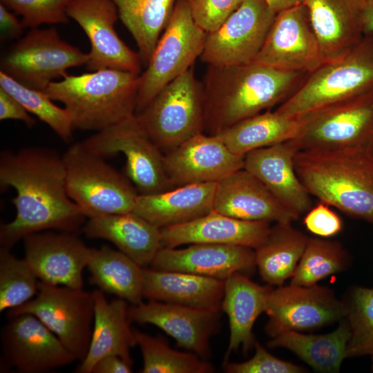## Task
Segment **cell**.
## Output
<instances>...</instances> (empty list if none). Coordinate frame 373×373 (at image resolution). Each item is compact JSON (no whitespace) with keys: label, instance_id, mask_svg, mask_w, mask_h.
Instances as JSON below:
<instances>
[{"label":"cell","instance_id":"6da1fadb","mask_svg":"<svg viewBox=\"0 0 373 373\" xmlns=\"http://www.w3.org/2000/svg\"><path fill=\"white\" fill-rule=\"evenodd\" d=\"M0 184L17 192L12 200L16 216L0 227L1 247L10 249L36 232L82 230L86 217L68 195L64 163L55 151L28 147L1 152Z\"/></svg>","mask_w":373,"mask_h":373},{"label":"cell","instance_id":"7a4b0ae2","mask_svg":"<svg viewBox=\"0 0 373 373\" xmlns=\"http://www.w3.org/2000/svg\"><path fill=\"white\" fill-rule=\"evenodd\" d=\"M307 73L256 62L208 66L202 82L204 133L216 135L233 124L289 99Z\"/></svg>","mask_w":373,"mask_h":373},{"label":"cell","instance_id":"3957f363","mask_svg":"<svg viewBox=\"0 0 373 373\" xmlns=\"http://www.w3.org/2000/svg\"><path fill=\"white\" fill-rule=\"evenodd\" d=\"M294 162L311 195L373 224V160L365 146L298 150Z\"/></svg>","mask_w":373,"mask_h":373},{"label":"cell","instance_id":"277c9868","mask_svg":"<svg viewBox=\"0 0 373 373\" xmlns=\"http://www.w3.org/2000/svg\"><path fill=\"white\" fill-rule=\"evenodd\" d=\"M140 73L105 68L51 82L45 93L64 104L74 128L99 131L135 114Z\"/></svg>","mask_w":373,"mask_h":373},{"label":"cell","instance_id":"5b68a950","mask_svg":"<svg viewBox=\"0 0 373 373\" xmlns=\"http://www.w3.org/2000/svg\"><path fill=\"white\" fill-rule=\"evenodd\" d=\"M370 95H373V32L365 33L343 55L307 73L296 91L276 111L298 116Z\"/></svg>","mask_w":373,"mask_h":373},{"label":"cell","instance_id":"8992f818","mask_svg":"<svg viewBox=\"0 0 373 373\" xmlns=\"http://www.w3.org/2000/svg\"><path fill=\"white\" fill-rule=\"evenodd\" d=\"M62 158L68 195L86 218L133 211L138 192L103 157L78 142Z\"/></svg>","mask_w":373,"mask_h":373},{"label":"cell","instance_id":"52a82bcc","mask_svg":"<svg viewBox=\"0 0 373 373\" xmlns=\"http://www.w3.org/2000/svg\"><path fill=\"white\" fill-rule=\"evenodd\" d=\"M147 136L165 153L204 132V89L193 67L165 86L140 113Z\"/></svg>","mask_w":373,"mask_h":373},{"label":"cell","instance_id":"ba28073f","mask_svg":"<svg viewBox=\"0 0 373 373\" xmlns=\"http://www.w3.org/2000/svg\"><path fill=\"white\" fill-rule=\"evenodd\" d=\"M207 32L195 21L186 0H177L145 70L140 73L136 113L200 58Z\"/></svg>","mask_w":373,"mask_h":373},{"label":"cell","instance_id":"9c48e42d","mask_svg":"<svg viewBox=\"0 0 373 373\" xmlns=\"http://www.w3.org/2000/svg\"><path fill=\"white\" fill-rule=\"evenodd\" d=\"M30 314L53 332L77 360L88 350L94 321L92 291L39 280L38 290L29 301L8 310V316Z\"/></svg>","mask_w":373,"mask_h":373},{"label":"cell","instance_id":"30bf717a","mask_svg":"<svg viewBox=\"0 0 373 373\" xmlns=\"http://www.w3.org/2000/svg\"><path fill=\"white\" fill-rule=\"evenodd\" d=\"M103 157L122 153L125 173L139 194H153L174 188L166 173L164 153L141 128L135 115L97 131L81 142Z\"/></svg>","mask_w":373,"mask_h":373},{"label":"cell","instance_id":"8fae6325","mask_svg":"<svg viewBox=\"0 0 373 373\" xmlns=\"http://www.w3.org/2000/svg\"><path fill=\"white\" fill-rule=\"evenodd\" d=\"M88 54L63 40L55 27L32 28L1 59V71L20 84L44 91L72 67L86 65Z\"/></svg>","mask_w":373,"mask_h":373},{"label":"cell","instance_id":"7c38bea8","mask_svg":"<svg viewBox=\"0 0 373 373\" xmlns=\"http://www.w3.org/2000/svg\"><path fill=\"white\" fill-rule=\"evenodd\" d=\"M305 122L290 140L298 150L366 146L373 133V95L336 103L303 114Z\"/></svg>","mask_w":373,"mask_h":373},{"label":"cell","instance_id":"4fadbf2b","mask_svg":"<svg viewBox=\"0 0 373 373\" xmlns=\"http://www.w3.org/2000/svg\"><path fill=\"white\" fill-rule=\"evenodd\" d=\"M276 15L264 0H245L216 30L207 33L200 60L216 67L254 62Z\"/></svg>","mask_w":373,"mask_h":373},{"label":"cell","instance_id":"5bb4252c","mask_svg":"<svg viewBox=\"0 0 373 373\" xmlns=\"http://www.w3.org/2000/svg\"><path fill=\"white\" fill-rule=\"evenodd\" d=\"M1 332V370L43 373L71 364L77 358L39 318L30 314L8 316Z\"/></svg>","mask_w":373,"mask_h":373},{"label":"cell","instance_id":"9a60e30c","mask_svg":"<svg viewBox=\"0 0 373 373\" xmlns=\"http://www.w3.org/2000/svg\"><path fill=\"white\" fill-rule=\"evenodd\" d=\"M265 312L266 333L271 338L289 331L318 328L346 316V304L327 287L290 285L272 289Z\"/></svg>","mask_w":373,"mask_h":373},{"label":"cell","instance_id":"2e32d148","mask_svg":"<svg viewBox=\"0 0 373 373\" xmlns=\"http://www.w3.org/2000/svg\"><path fill=\"white\" fill-rule=\"evenodd\" d=\"M254 62L275 68L309 73L323 57L303 3L276 13Z\"/></svg>","mask_w":373,"mask_h":373},{"label":"cell","instance_id":"e0dca14e","mask_svg":"<svg viewBox=\"0 0 373 373\" xmlns=\"http://www.w3.org/2000/svg\"><path fill=\"white\" fill-rule=\"evenodd\" d=\"M67 15L79 24L89 39L86 64L89 70L115 68L140 73L142 62L139 53L126 46L116 32L119 15L111 0H72Z\"/></svg>","mask_w":373,"mask_h":373},{"label":"cell","instance_id":"ac0fdd59","mask_svg":"<svg viewBox=\"0 0 373 373\" xmlns=\"http://www.w3.org/2000/svg\"><path fill=\"white\" fill-rule=\"evenodd\" d=\"M23 241L24 259L39 280L83 289V271L92 248L77 233L46 230L29 234Z\"/></svg>","mask_w":373,"mask_h":373},{"label":"cell","instance_id":"d6986e66","mask_svg":"<svg viewBox=\"0 0 373 373\" xmlns=\"http://www.w3.org/2000/svg\"><path fill=\"white\" fill-rule=\"evenodd\" d=\"M220 311L149 300L129 305L128 317L131 322L159 327L179 347L207 360L211 339L219 331Z\"/></svg>","mask_w":373,"mask_h":373},{"label":"cell","instance_id":"ffe728a7","mask_svg":"<svg viewBox=\"0 0 373 373\" xmlns=\"http://www.w3.org/2000/svg\"><path fill=\"white\" fill-rule=\"evenodd\" d=\"M244 157L231 151L218 136L201 132L164 153V163L175 188L218 182L243 169Z\"/></svg>","mask_w":373,"mask_h":373},{"label":"cell","instance_id":"44dd1931","mask_svg":"<svg viewBox=\"0 0 373 373\" xmlns=\"http://www.w3.org/2000/svg\"><path fill=\"white\" fill-rule=\"evenodd\" d=\"M255 265V249L218 244H191L183 249L162 247L150 265L157 270L188 272L222 280Z\"/></svg>","mask_w":373,"mask_h":373},{"label":"cell","instance_id":"7402d4cb","mask_svg":"<svg viewBox=\"0 0 373 373\" xmlns=\"http://www.w3.org/2000/svg\"><path fill=\"white\" fill-rule=\"evenodd\" d=\"M270 222L229 217L212 210L191 221L160 229L164 247L186 244L240 245L257 249L266 240Z\"/></svg>","mask_w":373,"mask_h":373},{"label":"cell","instance_id":"603a6c76","mask_svg":"<svg viewBox=\"0 0 373 373\" xmlns=\"http://www.w3.org/2000/svg\"><path fill=\"white\" fill-rule=\"evenodd\" d=\"M213 210L249 221L291 223L300 218L283 206L260 180L244 168L217 182Z\"/></svg>","mask_w":373,"mask_h":373},{"label":"cell","instance_id":"cb8c5ba5","mask_svg":"<svg viewBox=\"0 0 373 373\" xmlns=\"http://www.w3.org/2000/svg\"><path fill=\"white\" fill-rule=\"evenodd\" d=\"M297 151L290 140L251 151L245 155L244 169L260 180L283 206L300 217L312 207V200L295 170Z\"/></svg>","mask_w":373,"mask_h":373},{"label":"cell","instance_id":"d4e9b609","mask_svg":"<svg viewBox=\"0 0 373 373\" xmlns=\"http://www.w3.org/2000/svg\"><path fill=\"white\" fill-rule=\"evenodd\" d=\"M94 321L90 343L85 358L76 369L78 373H91L94 365L108 355H117L133 365L132 347L137 345L128 317V302L117 298L108 301L99 289L92 291Z\"/></svg>","mask_w":373,"mask_h":373},{"label":"cell","instance_id":"484cf974","mask_svg":"<svg viewBox=\"0 0 373 373\" xmlns=\"http://www.w3.org/2000/svg\"><path fill=\"white\" fill-rule=\"evenodd\" d=\"M323 61L343 55L363 36L364 0H304Z\"/></svg>","mask_w":373,"mask_h":373},{"label":"cell","instance_id":"4316f807","mask_svg":"<svg viewBox=\"0 0 373 373\" xmlns=\"http://www.w3.org/2000/svg\"><path fill=\"white\" fill-rule=\"evenodd\" d=\"M82 231L88 238L110 241L142 267L162 247L160 229L133 211L90 218Z\"/></svg>","mask_w":373,"mask_h":373},{"label":"cell","instance_id":"83f0119b","mask_svg":"<svg viewBox=\"0 0 373 373\" xmlns=\"http://www.w3.org/2000/svg\"><path fill=\"white\" fill-rule=\"evenodd\" d=\"M224 281L188 272L144 267L142 294L149 300L222 309Z\"/></svg>","mask_w":373,"mask_h":373},{"label":"cell","instance_id":"f1b7e54d","mask_svg":"<svg viewBox=\"0 0 373 373\" xmlns=\"http://www.w3.org/2000/svg\"><path fill=\"white\" fill-rule=\"evenodd\" d=\"M217 182L183 185L138 194L133 212L160 229L186 222L213 210Z\"/></svg>","mask_w":373,"mask_h":373},{"label":"cell","instance_id":"f546056e","mask_svg":"<svg viewBox=\"0 0 373 373\" xmlns=\"http://www.w3.org/2000/svg\"><path fill=\"white\" fill-rule=\"evenodd\" d=\"M271 289L269 285L253 282L242 273L224 281L221 309L228 317L230 334L223 361H229L232 352L241 348L246 354L254 345L253 326L257 318L265 312Z\"/></svg>","mask_w":373,"mask_h":373},{"label":"cell","instance_id":"4dcf8cb0","mask_svg":"<svg viewBox=\"0 0 373 373\" xmlns=\"http://www.w3.org/2000/svg\"><path fill=\"white\" fill-rule=\"evenodd\" d=\"M305 115L289 116L276 110L243 119L216 135L233 153L245 156L249 152L291 140L300 133Z\"/></svg>","mask_w":373,"mask_h":373},{"label":"cell","instance_id":"1f68e13d","mask_svg":"<svg viewBox=\"0 0 373 373\" xmlns=\"http://www.w3.org/2000/svg\"><path fill=\"white\" fill-rule=\"evenodd\" d=\"M87 268L90 282L104 293L131 305L142 302L143 268L123 252L108 247L92 248Z\"/></svg>","mask_w":373,"mask_h":373},{"label":"cell","instance_id":"d6a6232c","mask_svg":"<svg viewBox=\"0 0 373 373\" xmlns=\"http://www.w3.org/2000/svg\"><path fill=\"white\" fill-rule=\"evenodd\" d=\"M351 331L347 321L342 322L332 332L322 334H304L289 331L272 338L270 347H285L295 353L315 370L338 372L346 351Z\"/></svg>","mask_w":373,"mask_h":373},{"label":"cell","instance_id":"836d02e7","mask_svg":"<svg viewBox=\"0 0 373 373\" xmlns=\"http://www.w3.org/2000/svg\"><path fill=\"white\" fill-rule=\"evenodd\" d=\"M308 239L291 223L271 227L266 240L255 249L256 265L262 279L269 285H280L292 276Z\"/></svg>","mask_w":373,"mask_h":373},{"label":"cell","instance_id":"e575fe53","mask_svg":"<svg viewBox=\"0 0 373 373\" xmlns=\"http://www.w3.org/2000/svg\"><path fill=\"white\" fill-rule=\"evenodd\" d=\"M147 64L177 0H111Z\"/></svg>","mask_w":373,"mask_h":373},{"label":"cell","instance_id":"d590c367","mask_svg":"<svg viewBox=\"0 0 373 373\" xmlns=\"http://www.w3.org/2000/svg\"><path fill=\"white\" fill-rule=\"evenodd\" d=\"M142 358V373H211L213 366L193 352H180L164 340L134 329Z\"/></svg>","mask_w":373,"mask_h":373},{"label":"cell","instance_id":"8d00e7d4","mask_svg":"<svg viewBox=\"0 0 373 373\" xmlns=\"http://www.w3.org/2000/svg\"><path fill=\"white\" fill-rule=\"evenodd\" d=\"M0 88L8 93L28 113L46 123L64 141L71 140L74 128L70 114L52 102L45 91L27 87L0 70Z\"/></svg>","mask_w":373,"mask_h":373},{"label":"cell","instance_id":"74e56055","mask_svg":"<svg viewBox=\"0 0 373 373\" xmlns=\"http://www.w3.org/2000/svg\"><path fill=\"white\" fill-rule=\"evenodd\" d=\"M347 265V255L336 241L309 238L291 284L311 286Z\"/></svg>","mask_w":373,"mask_h":373},{"label":"cell","instance_id":"f35d334b","mask_svg":"<svg viewBox=\"0 0 373 373\" xmlns=\"http://www.w3.org/2000/svg\"><path fill=\"white\" fill-rule=\"evenodd\" d=\"M39 279L23 258L0 248V312L19 307L38 290Z\"/></svg>","mask_w":373,"mask_h":373},{"label":"cell","instance_id":"ab89813d","mask_svg":"<svg viewBox=\"0 0 373 373\" xmlns=\"http://www.w3.org/2000/svg\"><path fill=\"white\" fill-rule=\"evenodd\" d=\"M346 307L351 331L347 357L373 355V288H354Z\"/></svg>","mask_w":373,"mask_h":373},{"label":"cell","instance_id":"60d3db41","mask_svg":"<svg viewBox=\"0 0 373 373\" xmlns=\"http://www.w3.org/2000/svg\"><path fill=\"white\" fill-rule=\"evenodd\" d=\"M9 10L22 18L24 28L39 25L66 23L67 8L72 0H0Z\"/></svg>","mask_w":373,"mask_h":373},{"label":"cell","instance_id":"b9f144b4","mask_svg":"<svg viewBox=\"0 0 373 373\" xmlns=\"http://www.w3.org/2000/svg\"><path fill=\"white\" fill-rule=\"evenodd\" d=\"M255 354L249 360L242 363L223 361L227 373H300L304 368L283 361L268 352L258 342L254 343Z\"/></svg>","mask_w":373,"mask_h":373},{"label":"cell","instance_id":"7bdbcfd3","mask_svg":"<svg viewBox=\"0 0 373 373\" xmlns=\"http://www.w3.org/2000/svg\"><path fill=\"white\" fill-rule=\"evenodd\" d=\"M196 23L207 33L216 30L245 0H186Z\"/></svg>","mask_w":373,"mask_h":373},{"label":"cell","instance_id":"ee69618b","mask_svg":"<svg viewBox=\"0 0 373 373\" xmlns=\"http://www.w3.org/2000/svg\"><path fill=\"white\" fill-rule=\"evenodd\" d=\"M329 207V204L319 201L306 213L303 223L309 232L327 238L341 231L342 220Z\"/></svg>","mask_w":373,"mask_h":373},{"label":"cell","instance_id":"f6af8a7d","mask_svg":"<svg viewBox=\"0 0 373 373\" xmlns=\"http://www.w3.org/2000/svg\"><path fill=\"white\" fill-rule=\"evenodd\" d=\"M0 119H15L23 122L27 126H33L36 122L14 97L0 88Z\"/></svg>","mask_w":373,"mask_h":373},{"label":"cell","instance_id":"bcb514c9","mask_svg":"<svg viewBox=\"0 0 373 373\" xmlns=\"http://www.w3.org/2000/svg\"><path fill=\"white\" fill-rule=\"evenodd\" d=\"M24 26L15 15L0 3V29L1 39H10L19 37Z\"/></svg>","mask_w":373,"mask_h":373},{"label":"cell","instance_id":"7dc6e473","mask_svg":"<svg viewBox=\"0 0 373 373\" xmlns=\"http://www.w3.org/2000/svg\"><path fill=\"white\" fill-rule=\"evenodd\" d=\"M132 364L117 355H108L99 359L93 366L91 373H131Z\"/></svg>","mask_w":373,"mask_h":373},{"label":"cell","instance_id":"c3c4849f","mask_svg":"<svg viewBox=\"0 0 373 373\" xmlns=\"http://www.w3.org/2000/svg\"><path fill=\"white\" fill-rule=\"evenodd\" d=\"M363 26L364 33L373 32V0H364Z\"/></svg>","mask_w":373,"mask_h":373},{"label":"cell","instance_id":"681fc988","mask_svg":"<svg viewBox=\"0 0 373 373\" xmlns=\"http://www.w3.org/2000/svg\"><path fill=\"white\" fill-rule=\"evenodd\" d=\"M276 14L283 10L301 4L304 0H264Z\"/></svg>","mask_w":373,"mask_h":373},{"label":"cell","instance_id":"f907efd6","mask_svg":"<svg viewBox=\"0 0 373 373\" xmlns=\"http://www.w3.org/2000/svg\"><path fill=\"white\" fill-rule=\"evenodd\" d=\"M366 151L370 157L373 160V133L372 136L365 146Z\"/></svg>","mask_w":373,"mask_h":373},{"label":"cell","instance_id":"816d5d0a","mask_svg":"<svg viewBox=\"0 0 373 373\" xmlns=\"http://www.w3.org/2000/svg\"><path fill=\"white\" fill-rule=\"evenodd\" d=\"M372 370H373V355H372Z\"/></svg>","mask_w":373,"mask_h":373}]
</instances>
